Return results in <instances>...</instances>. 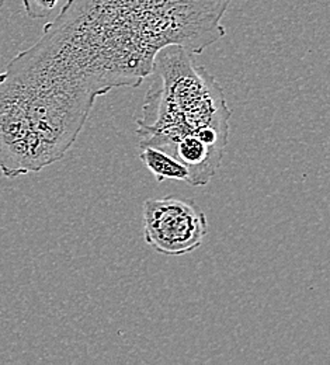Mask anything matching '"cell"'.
Wrapping results in <instances>:
<instances>
[{"label":"cell","mask_w":330,"mask_h":365,"mask_svg":"<svg viewBox=\"0 0 330 365\" xmlns=\"http://www.w3.org/2000/svg\"><path fill=\"white\" fill-rule=\"evenodd\" d=\"M232 0H68L24 61L92 91L137 88L169 46L194 55L222 40Z\"/></svg>","instance_id":"1"},{"label":"cell","mask_w":330,"mask_h":365,"mask_svg":"<svg viewBox=\"0 0 330 365\" xmlns=\"http://www.w3.org/2000/svg\"><path fill=\"white\" fill-rule=\"evenodd\" d=\"M152 83L137 121L140 148L166 149L180 138L207 127H230L225 94L194 53L179 46L162 48L150 71Z\"/></svg>","instance_id":"2"},{"label":"cell","mask_w":330,"mask_h":365,"mask_svg":"<svg viewBox=\"0 0 330 365\" xmlns=\"http://www.w3.org/2000/svg\"><path fill=\"white\" fill-rule=\"evenodd\" d=\"M207 233V217L192 200L166 195L143 204V237L158 253L189 255L201 246Z\"/></svg>","instance_id":"3"},{"label":"cell","mask_w":330,"mask_h":365,"mask_svg":"<svg viewBox=\"0 0 330 365\" xmlns=\"http://www.w3.org/2000/svg\"><path fill=\"white\" fill-rule=\"evenodd\" d=\"M47 168L14 86L0 73V170L14 179Z\"/></svg>","instance_id":"4"},{"label":"cell","mask_w":330,"mask_h":365,"mask_svg":"<svg viewBox=\"0 0 330 365\" xmlns=\"http://www.w3.org/2000/svg\"><path fill=\"white\" fill-rule=\"evenodd\" d=\"M140 159L159 182L165 180H180V182H190L187 168L182 165L170 153L162 149H158L153 146H142Z\"/></svg>","instance_id":"5"},{"label":"cell","mask_w":330,"mask_h":365,"mask_svg":"<svg viewBox=\"0 0 330 365\" xmlns=\"http://www.w3.org/2000/svg\"><path fill=\"white\" fill-rule=\"evenodd\" d=\"M59 0H23L24 11L30 19L48 17Z\"/></svg>","instance_id":"6"},{"label":"cell","mask_w":330,"mask_h":365,"mask_svg":"<svg viewBox=\"0 0 330 365\" xmlns=\"http://www.w3.org/2000/svg\"><path fill=\"white\" fill-rule=\"evenodd\" d=\"M4 3H6V0H0V7H3Z\"/></svg>","instance_id":"7"}]
</instances>
